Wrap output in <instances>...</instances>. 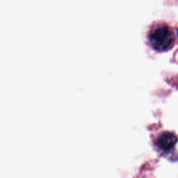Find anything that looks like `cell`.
<instances>
[{"label": "cell", "mask_w": 178, "mask_h": 178, "mask_svg": "<svg viewBox=\"0 0 178 178\" xmlns=\"http://www.w3.org/2000/svg\"><path fill=\"white\" fill-rule=\"evenodd\" d=\"M177 36H178V29H177Z\"/></svg>", "instance_id": "obj_3"}, {"label": "cell", "mask_w": 178, "mask_h": 178, "mask_svg": "<svg viewBox=\"0 0 178 178\" xmlns=\"http://www.w3.org/2000/svg\"><path fill=\"white\" fill-rule=\"evenodd\" d=\"M148 41L150 46L157 52H165L171 49L175 43L173 29L167 24H157L150 30Z\"/></svg>", "instance_id": "obj_1"}, {"label": "cell", "mask_w": 178, "mask_h": 178, "mask_svg": "<svg viewBox=\"0 0 178 178\" xmlns=\"http://www.w3.org/2000/svg\"><path fill=\"white\" fill-rule=\"evenodd\" d=\"M177 142V137L174 133L164 132L160 134L155 142V145L159 150L168 153L174 148Z\"/></svg>", "instance_id": "obj_2"}]
</instances>
